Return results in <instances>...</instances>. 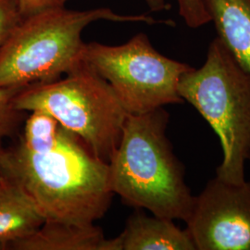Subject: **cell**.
<instances>
[{
    "label": "cell",
    "instance_id": "obj_1",
    "mask_svg": "<svg viewBox=\"0 0 250 250\" xmlns=\"http://www.w3.org/2000/svg\"><path fill=\"white\" fill-rule=\"evenodd\" d=\"M0 176L23 188L45 221L95 224L107 213L113 196L108 163L63 126L50 147L33 151L19 142L5 148Z\"/></svg>",
    "mask_w": 250,
    "mask_h": 250
},
{
    "label": "cell",
    "instance_id": "obj_2",
    "mask_svg": "<svg viewBox=\"0 0 250 250\" xmlns=\"http://www.w3.org/2000/svg\"><path fill=\"white\" fill-rule=\"evenodd\" d=\"M169 118L164 107L128 114L120 143L108 161L110 187L127 205L186 222L195 197L166 135Z\"/></svg>",
    "mask_w": 250,
    "mask_h": 250
},
{
    "label": "cell",
    "instance_id": "obj_3",
    "mask_svg": "<svg viewBox=\"0 0 250 250\" xmlns=\"http://www.w3.org/2000/svg\"><path fill=\"white\" fill-rule=\"evenodd\" d=\"M99 21L173 25L172 21L125 15L109 8L45 9L22 19L0 49V88L52 82L83 62V30Z\"/></svg>",
    "mask_w": 250,
    "mask_h": 250
},
{
    "label": "cell",
    "instance_id": "obj_4",
    "mask_svg": "<svg viewBox=\"0 0 250 250\" xmlns=\"http://www.w3.org/2000/svg\"><path fill=\"white\" fill-rule=\"evenodd\" d=\"M181 98L203 116L220 138L223 161L216 176L232 184L246 181L250 157V73L216 37L204 64L179 81Z\"/></svg>",
    "mask_w": 250,
    "mask_h": 250
},
{
    "label": "cell",
    "instance_id": "obj_5",
    "mask_svg": "<svg viewBox=\"0 0 250 250\" xmlns=\"http://www.w3.org/2000/svg\"><path fill=\"white\" fill-rule=\"evenodd\" d=\"M14 107L44 111L108 163L120 143L128 116L115 91L86 63L60 79L19 90Z\"/></svg>",
    "mask_w": 250,
    "mask_h": 250
},
{
    "label": "cell",
    "instance_id": "obj_6",
    "mask_svg": "<svg viewBox=\"0 0 250 250\" xmlns=\"http://www.w3.org/2000/svg\"><path fill=\"white\" fill-rule=\"evenodd\" d=\"M83 60L110 84L128 114L185 102L179 81L192 67L160 53L144 33L122 45L85 44Z\"/></svg>",
    "mask_w": 250,
    "mask_h": 250
},
{
    "label": "cell",
    "instance_id": "obj_7",
    "mask_svg": "<svg viewBox=\"0 0 250 250\" xmlns=\"http://www.w3.org/2000/svg\"><path fill=\"white\" fill-rule=\"evenodd\" d=\"M186 224L197 250H250V182L210 179Z\"/></svg>",
    "mask_w": 250,
    "mask_h": 250
},
{
    "label": "cell",
    "instance_id": "obj_8",
    "mask_svg": "<svg viewBox=\"0 0 250 250\" xmlns=\"http://www.w3.org/2000/svg\"><path fill=\"white\" fill-rule=\"evenodd\" d=\"M3 250H121L118 236L107 239L95 224L77 225L45 221L35 232L9 243Z\"/></svg>",
    "mask_w": 250,
    "mask_h": 250
},
{
    "label": "cell",
    "instance_id": "obj_9",
    "mask_svg": "<svg viewBox=\"0 0 250 250\" xmlns=\"http://www.w3.org/2000/svg\"><path fill=\"white\" fill-rule=\"evenodd\" d=\"M122 250H197L188 230L173 220L136 211L119 234Z\"/></svg>",
    "mask_w": 250,
    "mask_h": 250
},
{
    "label": "cell",
    "instance_id": "obj_10",
    "mask_svg": "<svg viewBox=\"0 0 250 250\" xmlns=\"http://www.w3.org/2000/svg\"><path fill=\"white\" fill-rule=\"evenodd\" d=\"M202 1L217 37L250 73V0Z\"/></svg>",
    "mask_w": 250,
    "mask_h": 250
},
{
    "label": "cell",
    "instance_id": "obj_11",
    "mask_svg": "<svg viewBox=\"0 0 250 250\" xmlns=\"http://www.w3.org/2000/svg\"><path fill=\"white\" fill-rule=\"evenodd\" d=\"M45 222L26 191L16 183L0 176V250L32 234Z\"/></svg>",
    "mask_w": 250,
    "mask_h": 250
},
{
    "label": "cell",
    "instance_id": "obj_12",
    "mask_svg": "<svg viewBox=\"0 0 250 250\" xmlns=\"http://www.w3.org/2000/svg\"><path fill=\"white\" fill-rule=\"evenodd\" d=\"M21 88H0V154L5 149L4 142L14 134L21 111L14 107L13 99Z\"/></svg>",
    "mask_w": 250,
    "mask_h": 250
},
{
    "label": "cell",
    "instance_id": "obj_13",
    "mask_svg": "<svg viewBox=\"0 0 250 250\" xmlns=\"http://www.w3.org/2000/svg\"><path fill=\"white\" fill-rule=\"evenodd\" d=\"M22 19L18 0H0V49Z\"/></svg>",
    "mask_w": 250,
    "mask_h": 250
},
{
    "label": "cell",
    "instance_id": "obj_14",
    "mask_svg": "<svg viewBox=\"0 0 250 250\" xmlns=\"http://www.w3.org/2000/svg\"><path fill=\"white\" fill-rule=\"evenodd\" d=\"M180 17L188 27L197 29L210 22L202 0H177Z\"/></svg>",
    "mask_w": 250,
    "mask_h": 250
},
{
    "label": "cell",
    "instance_id": "obj_15",
    "mask_svg": "<svg viewBox=\"0 0 250 250\" xmlns=\"http://www.w3.org/2000/svg\"><path fill=\"white\" fill-rule=\"evenodd\" d=\"M68 0H18L19 7L23 18L45 9L64 7Z\"/></svg>",
    "mask_w": 250,
    "mask_h": 250
},
{
    "label": "cell",
    "instance_id": "obj_16",
    "mask_svg": "<svg viewBox=\"0 0 250 250\" xmlns=\"http://www.w3.org/2000/svg\"><path fill=\"white\" fill-rule=\"evenodd\" d=\"M146 5L153 12H161L170 9V6L167 0H143Z\"/></svg>",
    "mask_w": 250,
    "mask_h": 250
}]
</instances>
